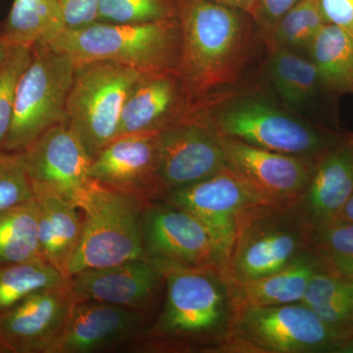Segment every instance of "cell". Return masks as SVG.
<instances>
[{
  "label": "cell",
  "mask_w": 353,
  "mask_h": 353,
  "mask_svg": "<svg viewBox=\"0 0 353 353\" xmlns=\"http://www.w3.org/2000/svg\"><path fill=\"white\" fill-rule=\"evenodd\" d=\"M181 51L176 75L194 110L232 94L252 59V16L211 0H176Z\"/></svg>",
  "instance_id": "1"
},
{
  "label": "cell",
  "mask_w": 353,
  "mask_h": 353,
  "mask_svg": "<svg viewBox=\"0 0 353 353\" xmlns=\"http://www.w3.org/2000/svg\"><path fill=\"white\" fill-rule=\"evenodd\" d=\"M199 112L221 136L270 152L312 159H318L345 137L253 92H232Z\"/></svg>",
  "instance_id": "2"
},
{
  "label": "cell",
  "mask_w": 353,
  "mask_h": 353,
  "mask_svg": "<svg viewBox=\"0 0 353 353\" xmlns=\"http://www.w3.org/2000/svg\"><path fill=\"white\" fill-rule=\"evenodd\" d=\"M50 46L76 63L114 62L141 74L176 72L180 23L178 19L129 24L95 22L81 29L66 30Z\"/></svg>",
  "instance_id": "3"
},
{
  "label": "cell",
  "mask_w": 353,
  "mask_h": 353,
  "mask_svg": "<svg viewBox=\"0 0 353 353\" xmlns=\"http://www.w3.org/2000/svg\"><path fill=\"white\" fill-rule=\"evenodd\" d=\"M157 262L163 273L167 292L163 310L150 336L183 343L226 334L232 315L226 277L216 269Z\"/></svg>",
  "instance_id": "4"
},
{
  "label": "cell",
  "mask_w": 353,
  "mask_h": 353,
  "mask_svg": "<svg viewBox=\"0 0 353 353\" xmlns=\"http://www.w3.org/2000/svg\"><path fill=\"white\" fill-rule=\"evenodd\" d=\"M80 208L82 234L70 260L67 278L88 269L148 259L143 204L94 181Z\"/></svg>",
  "instance_id": "5"
},
{
  "label": "cell",
  "mask_w": 353,
  "mask_h": 353,
  "mask_svg": "<svg viewBox=\"0 0 353 353\" xmlns=\"http://www.w3.org/2000/svg\"><path fill=\"white\" fill-rule=\"evenodd\" d=\"M225 348L265 353L350 352L347 341L301 303L232 307Z\"/></svg>",
  "instance_id": "6"
},
{
  "label": "cell",
  "mask_w": 353,
  "mask_h": 353,
  "mask_svg": "<svg viewBox=\"0 0 353 353\" xmlns=\"http://www.w3.org/2000/svg\"><path fill=\"white\" fill-rule=\"evenodd\" d=\"M310 229L294 206L255 203L236 217L227 281L252 280L284 268L309 250Z\"/></svg>",
  "instance_id": "7"
},
{
  "label": "cell",
  "mask_w": 353,
  "mask_h": 353,
  "mask_svg": "<svg viewBox=\"0 0 353 353\" xmlns=\"http://www.w3.org/2000/svg\"><path fill=\"white\" fill-rule=\"evenodd\" d=\"M141 73L114 62L76 63L65 120L90 158L119 137L121 115Z\"/></svg>",
  "instance_id": "8"
},
{
  "label": "cell",
  "mask_w": 353,
  "mask_h": 353,
  "mask_svg": "<svg viewBox=\"0 0 353 353\" xmlns=\"http://www.w3.org/2000/svg\"><path fill=\"white\" fill-rule=\"evenodd\" d=\"M76 62L48 46H32L21 76L10 129L2 152L20 153L43 132L65 120Z\"/></svg>",
  "instance_id": "9"
},
{
  "label": "cell",
  "mask_w": 353,
  "mask_h": 353,
  "mask_svg": "<svg viewBox=\"0 0 353 353\" xmlns=\"http://www.w3.org/2000/svg\"><path fill=\"white\" fill-rule=\"evenodd\" d=\"M148 259L164 263L212 268L226 277V263L208 228L196 216L163 201L143 209Z\"/></svg>",
  "instance_id": "10"
},
{
  "label": "cell",
  "mask_w": 353,
  "mask_h": 353,
  "mask_svg": "<svg viewBox=\"0 0 353 353\" xmlns=\"http://www.w3.org/2000/svg\"><path fill=\"white\" fill-rule=\"evenodd\" d=\"M228 166L219 134L199 111L158 132L162 196L210 178Z\"/></svg>",
  "instance_id": "11"
},
{
  "label": "cell",
  "mask_w": 353,
  "mask_h": 353,
  "mask_svg": "<svg viewBox=\"0 0 353 353\" xmlns=\"http://www.w3.org/2000/svg\"><path fill=\"white\" fill-rule=\"evenodd\" d=\"M22 155L32 190H43L80 208L94 181L92 158L66 122L46 130Z\"/></svg>",
  "instance_id": "12"
},
{
  "label": "cell",
  "mask_w": 353,
  "mask_h": 353,
  "mask_svg": "<svg viewBox=\"0 0 353 353\" xmlns=\"http://www.w3.org/2000/svg\"><path fill=\"white\" fill-rule=\"evenodd\" d=\"M157 201L182 208L201 221L217 243L226 269L236 234V217L248 206L264 203L230 166L201 182L167 192Z\"/></svg>",
  "instance_id": "13"
},
{
  "label": "cell",
  "mask_w": 353,
  "mask_h": 353,
  "mask_svg": "<svg viewBox=\"0 0 353 353\" xmlns=\"http://www.w3.org/2000/svg\"><path fill=\"white\" fill-rule=\"evenodd\" d=\"M219 136L228 164L264 203L294 206L303 197L317 159L270 152Z\"/></svg>",
  "instance_id": "14"
},
{
  "label": "cell",
  "mask_w": 353,
  "mask_h": 353,
  "mask_svg": "<svg viewBox=\"0 0 353 353\" xmlns=\"http://www.w3.org/2000/svg\"><path fill=\"white\" fill-rule=\"evenodd\" d=\"M90 179L143 206L163 194L158 176V132L120 136L92 158Z\"/></svg>",
  "instance_id": "15"
},
{
  "label": "cell",
  "mask_w": 353,
  "mask_h": 353,
  "mask_svg": "<svg viewBox=\"0 0 353 353\" xmlns=\"http://www.w3.org/2000/svg\"><path fill=\"white\" fill-rule=\"evenodd\" d=\"M75 303L68 279L32 292L0 314V347L14 353H46Z\"/></svg>",
  "instance_id": "16"
},
{
  "label": "cell",
  "mask_w": 353,
  "mask_h": 353,
  "mask_svg": "<svg viewBox=\"0 0 353 353\" xmlns=\"http://www.w3.org/2000/svg\"><path fill=\"white\" fill-rule=\"evenodd\" d=\"M145 321L139 309L76 301L46 353H87L132 339Z\"/></svg>",
  "instance_id": "17"
},
{
  "label": "cell",
  "mask_w": 353,
  "mask_h": 353,
  "mask_svg": "<svg viewBox=\"0 0 353 353\" xmlns=\"http://www.w3.org/2000/svg\"><path fill=\"white\" fill-rule=\"evenodd\" d=\"M67 279L76 301H97L139 310L150 305L164 280L159 264L150 259L88 269Z\"/></svg>",
  "instance_id": "18"
},
{
  "label": "cell",
  "mask_w": 353,
  "mask_h": 353,
  "mask_svg": "<svg viewBox=\"0 0 353 353\" xmlns=\"http://www.w3.org/2000/svg\"><path fill=\"white\" fill-rule=\"evenodd\" d=\"M196 112L176 72L141 74L125 101L119 137L160 132Z\"/></svg>",
  "instance_id": "19"
},
{
  "label": "cell",
  "mask_w": 353,
  "mask_h": 353,
  "mask_svg": "<svg viewBox=\"0 0 353 353\" xmlns=\"http://www.w3.org/2000/svg\"><path fill=\"white\" fill-rule=\"evenodd\" d=\"M353 192V134L316 160L307 189L294 205L309 229L338 219Z\"/></svg>",
  "instance_id": "20"
},
{
  "label": "cell",
  "mask_w": 353,
  "mask_h": 353,
  "mask_svg": "<svg viewBox=\"0 0 353 353\" xmlns=\"http://www.w3.org/2000/svg\"><path fill=\"white\" fill-rule=\"evenodd\" d=\"M319 268V261L307 250L284 268L269 275L252 280L227 281L232 307L301 303L309 280Z\"/></svg>",
  "instance_id": "21"
},
{
  "label": "cell",
  "mask_w": 353,
  "mask_h": 353,
  "mask_svg": "<svg viewBox=\"0 0 353 353\" xmlns=\"http://www.w3.org/2000/svg\"><path fill=\"white\" fill-rule=\"evenodd\" d=\"M38 204L41 255L65 278L83 229V211L75 204L43 190H34Z\"/></svg>",
  "instance_id": "22"
},
{
  "label": "cell",
  "mask_w": 353,
  "mask_h": 353,
  "mask_svg": "<svg viewBox=\"0 0 353 353\" xmlns=\"http://www.w3.org/2000/svg\"><path fill=\"white\" fill-rule=\"evenodd\" d=\"M267 77L274 92L290 110L307 112L327 92L318 70L306 55L285 48H272Z\"/></svg>",
  "instance_id": "23"
},
{
  "label": "cell",
  "mask_w": 353,
  "mask_h": 353,
  "mask_svg": "<svg viewBox=\"0 0 353 353\" xmlns=\"http://www.w3.org/2000/svg\"><path fill=\"white\" fill-rule=\"evenodd\" d=\"M66 30L58 0H13L0 38L9 46H50Z\"/></svg>",
  "instance_id": "24"
},
{
  "label": "cell",
  "mask_w": 353,
  "mask_h": 353,
  "mask_svg": "<svg viewBox=\"0 0 353 353\" xmlns=\"http://www.w3.org/2000/svg\"><path fill=\"white\" fill-rule=\"evenodd\" d=\"M301 303L350 345L353 352V280L321 268L309 280Z\"/></svg>",
  "instance_id": "25"
},
{
  "label": "cell",
  "mask_w": 353,
  "mask_h": 353,
  "mask_svg": "<svg viewBox=\"0 0 353 353\" xmlns=\"http://www.w3.org/2000/svg\"><path fill=\"white\" fill-rule=\"evenodd\" d=\"M327 92L353 94V39L336 26L326 24L307 52Z\"/></svg>",
  "instance_id": "26"
},
{
  "label": "cell",
  "mask_w": 353,
  "mask_h": 353,
  "mask_svg": "<svg viewBox=\"0 0 353 353\" xmlns=\"http://www.w3.org/2000/svg\"><path fill=\"white\" fill-rule=\"evenodd\" d=\"M41 259L36 199L0 212V265Z\"/></svg>",
  "instance_id": "27"
},
{
  "label": "cell",
  "mask_w": 353,
  "mask_h": 353,
  "mask_svg": "<svg viewBox=\"0 0 353 353\" xmlns=\"http://www.w3.org/2000/svg\"><path fill=\"white\" fill-rule=\"evenodd\" d=\"M326 24L319 0H301L278 21L267 46L269 50L285 48L307 55L309 48Z\"/></svg>",
  "instance_id": "28"
},
{
  "label": "cell",
  "mask_w": 353,
  "mask_h": 353,
  "mask_svg": "<svg viewBox=\"0 0 353 353\" xmlns=\"http://www.w3.org/2000/svg\"><path fill=\"white\" fill-rule=\"evenodd\" d=\"M66 279L43 259L0 265V314L32 292L59 284Z\"/></svg>",
  "instance_id": "29"
},
{
  "label": "cell",
  "mask_w": 353,
  "mask_h": 353,
  "mask_svg": "<svg viewBox=\"0 0 353 353\" xmlns=\"http://www.w3.org/2000/svg\"><path fill=\"white\" fill-rule=\"evenodd\" d=\"M309 250L323 269L353 280V223L336 220L311 229Z\"/></svg>",
  "instance_id": "30"
},
{
  "label": "cell",
  "mask_w": 353,
  "mask_h": 353,
  "mask_svg": "<svg viewBox=\"0 0 353 353\" xmlns=\"http://www.w3.org/2000/svg\"><path fill=\"white\" fill-rule=\"evenodd\" d=\"M178 19L176 0H101L97 22L150 23Z\"/></svg>",
  "instance_id": "31"
},
{
  "label": "cell",
  "mask_w": 353,
  "mask_h": 353,
  "mask_svg": "<svg viewBox=\"0 0 353 353\" xmlns=\"http://www.w3.org/2000/svg\"><path fill=\"white\" fill-rule=\"evenodd\" d=\"M32 48L10 46L0 69V152L12 122L18 83L32 59Z\"/></svg>",
  "instance_id": "32"
},
{
  "label": "cell",
  "mask_w": 353,
  "mask_h": 353,
  "mask_svg": "<svg viewBox=\"0 0 353 353\" xmlns=\"http://www.w3.org/2000/svg\"><path fill=\"white\" fill-rule=\"evenodd\" d=\"M34 199L21 153L0 152V212Z\"/></svg>",
  "instance_id": "33"
},
{
  "label": "cell",
  "mask_w": 353,
  "mask_h": 353,
  "mask_svg": "<svg viewBox=\"0 0 353 353\" xmlns=\"http://www.w3.org/2000/svg\"><path fill=\"white\" fill-rule=\"evenodd\" d=\"M67 30L81 29L97 22L101 0H58Z\"/></svg>",
  "instance_id": "34"
},
{
  "label": "cell",
  "mask_w": 353,
  "mask_h": 353,
  "mask_svg": "<svg viewBox=\"0 0 353 353\" xmlns=\"http://www.w3.org/2000/svg\"><path fill=\"white\" fill-rule=\"evenodd\" d=\"M299 1L301 0H259L254 21L265 41L270 37L281 17Z\"/></svg>",
  "instance_id": "35"
},
{
  "label": "cell",
  "mask_w": 353,
  "mask_h": 353,
  "mask_svg": "<svg viewBox=\"0 0 353 353\" xmlns=\"http://www.w3.org/2000/svg\"><path fill=\"white\" fill-rule=\"evenodd\" d=\"M327 24L336 26L353 39V0H319Z\"/></svg>",
  "instance_id": "36"
},
{
  "label": "cell",
  "mask_w": 353,
  "mask_h": 353,
  "mask_svg": "<svg viewBox=\"0 0 353 353\" xmlns=\"http://www.w3.org/2000/svg\"><path fill=\"white\" fill-rule=\"evenodd\" d=\"M211 1L217 2V3L222 4V6L245 11V12L252 16L253 19L255 18L257 3H259V0H211Z\"/></svg>",
  "instance_id": "37"
},
{
  "label": "cell",
  "mask_w": 353,
  "mask_h": 353,
  "mask_svg": "<svg viewBox=\"0 0 353 353\" xmlns=\"http://www.w3.org/2000/svg\"><path fill=\"white\" fill-rule=\"evenodd\" d=\"M341 221H347V222L353 223V192L352 196L343 206V210L341 211L338 219Z\"/></svg>",
  "instance_id": "38"
},
{
  "label": "cell",
  "mask_w": 353,
  "mask_h": 353,
  "mask_svg": "<svg viewBox=\"0 0 353 353\" xmlns=\"http://www.w3.org/2000/svg\"><path fill=\"white\" fill-rule=\"evenodd\" d=\"M9 48H10V46L3 39L0 38V69H1L2 64L6 60Z\"/></svg>",
  "instance_id": "39"
},
{
  "label": "cell",
  "mask_w": 353,
  "mask_h": 353,
  "mask_svg": "<svg viewBox=\"0 0 353 353\" xmlns=\"http://www.w3.org/2000/svg\"><path fill=\"white\" fill-rule=\"evenodd\" d=\"M0 350H2V348H1V347H0ZM0 352H1V350H0Z\"/></svg>",
  "instance_id": "40"
},
{
  "label": "cell",
  "mask_w": 353,
  "mask_h": 353,
  "mask_svg": "<svg viewBox=\"0 0 353 353\" xmlns=\"http://www.w3.org/2000/svg\"><path fill=\"white\" fill-rule=\"evenodd\" d=\"M352 341H353V334H352Z\"/></svg>",
  "instance_id": "41"
}]
</instances>
